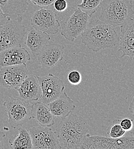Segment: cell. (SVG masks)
I'll use <instances>...</instances> for the list:
<instances>
[{"instance_id":"19","label":"cell","mask_w":134,"mask_h":149,"mask_svg":"<svg viewBox=\"0 0 134 149\" xmlns=\"http://www.w3.org/2000/svg\"><path fill=\"white\" fill-rule=\"evenodd\" d=\"M120 27L119 51L122 52V57L128 56L134 60V35L125 26Z\"/></svg>"},{"instance_id":"9","label":"cell","mask_w":134,"mask_h":149,"mask_svg":"<svg viewBox=\"0 0 134 149\" xmlns=\"http://www.w3.org/2000/svg\"><path fill=\"white\" fill-rule=\"evenodd\" d=\"M33 149H61L56 131H53L50 127L39 126L33 127L29 130Z\"/></svg>"},{"instance_id":"3","label":"cell","mask_w":134,"mask_h":149,"mask_svg":"<svg viewBox=\"0 0 134 149\" xmlns=\"http://www.w3.org/2000/svg\"><path fill=\"white\" fill-rule=\"evenodd\" d=\"M99 19L112 26H121L134 16L133 0H102Z\"/></svg>"},{"instance_id":"23","label":"cell","mask_w":134,"mask_h":149,"mask_svg":"<svg viewBox=\"0 0 134 149\" xmlns=\"http://www.w3.org/2000/svg\"><path fill=\"white\" fill-rule=\"evenodd\" d=\"M67 79L68 81L72 85H78L82 80V76L80 72L76 70H73L69 72Z\"/></svg>"},{"instance_id":"29","label":"cell","mask_w":134,"mask_h":149,"mask_svg":"<svg viewBox=\"0 0 134 149\" xmlns=\"http://www.w3.org/2000/svg\"><path fill=\"white\" fill-rule=\"evenodd\" d=\"M5 133L0 129V149L3 148V138L5 137Z\"/></svg>"},{"instance_id":"6","label":"cell","mask_w":134,"mask_h":149,"mask_svg":"<svg viewBox=\"0 0 134 149\" xmlns=\"http://www.w3.org/2000/svg\"><path fill=\"white\" fill-rule=\"evenodd\" d=\"M80 149H134V136L130 135L112 138L87 134Z\"/></svg>"},{"instance_id":"25","label":"cell","mask_w":134,"mask_h":149,"mask_svg":"<svg viewBox=\"0 0 134 149\" xmlns=\"http://www.w3.org/2000/svg\"><path fill=\"white\" fill-rule=\"evenodd\" d=\"M120 125L126 132H129L133 128V119L129 118H123L120 119Z\"/></svg>"},{"instance_id":"1","label":"cell","mask_w":134,"mask_h":149,"mask_svg":"<svg viewBox=\"0 0 134 149\" xmlns=\"http://www.w3.org/2000/svg\"><path fill=\"white\" fill-rule=\"evenodd\" d=\"M81 42L91 51L112 48L119 43L120 36L114 27L99 19H91L85 31L81 34Z\"/></svg>"},{"instance_id":"17","label":"cell","mask_w":134,"mask_h":149,"mask_svg":"<svg viewBox=\"0 0 134 149\" xmlns=\"http://www.w3.org/2000/svg\"><path fill=\"white\" fill-rule=\"evenodd\" d=\"M28 6V0H0V8L13 20L22 21Z\"/></svg>"},{"instance_id":"30","label":"cell","mask_w":134,"mask_h":149,"mask_svg":"<svg viewBox=\"0 0 134 149\" xmlns=\"http://www.w3.org/2000/svg\"><path fill=\"white\" fill-rule=\"evenodd\" d=\"M129 110L134 117V96L133 97L132 101L129 106Z\"/></svg>"},{"instance_id":"12","label":"cell","mask_w":134,"mask_h":149,"mask_svg":"<svg viewBox=\"0 0 134 149\" xmlns=\"http://www.w3.org/2000/svg\"><path fill=\"white\" fill-rule=\"evenodd\" d=\"M64 47L56 42H49L37 56L40 65L45 68H52L62 60Z\"/></svg>"},{"instance_id":"14","label":"cell","mask_w":134,"mask_h":149,"mask_svg":"<svg viewBox=\"0 0 134 149\" xmlns=\"http://www.w3.org/2000/svg\"><path fill=\"white\" fill-rule=\"evenodd\" d=\"M16 90L20 98L29 103L38 100L41 96L38 76L33 74L28 76Z\"/></svg>"},{"instance_id":"4","label":"cell","mask_w":134,"mask_h":149,"mask_svg":"<svg viewBox=\"0 0 134 149\" xmlns=\"http://www.w3.org/2000/svg\"><path fill=\"white\" fill-rule=\"evenodd\" d=\"M3 106L5 107L8 123L13 129L19 128L32 119V105L21 98L9 96Z\"/></svg>"},{"instance_id":"27","label":"cell","mask_w":134,"mask_h":149,"mask_svg":"<svg viewBox=\"0 0 134 149\" xmlns=\"http://www.w3.org/2000/svg\"><path fill=\"white\" fill-rule=\"evenodd\" d=\"M10 19V18L7 15H6L0 8V27L5 25Z\"/></svg>"},{"instance_id":"21","label":"cell","mask_w":134,"mask_h":149,"mask_svg":"<svg viewBox=\"0 0 134 149\" xmlns=\"http://www.w3.org/2000/svg\"><path fill=\"white\" fill-rule=\"evenodd\" d=\"M101 1L102 0H82L81 3L77 4V8L92 17L100 6Z\"/></svg>"},{"instance_id":"5","label":"cell","mask_w":134,"mask_h":149,"mask_svg":"<svg viewBox=\"0 0 134 149\" xmlns=\"http://www.w3.org/2000/svg\"><path fill=\"white\" fill-rule=\"evenodd\" d=\"M21 22L10 19L0 27V52L11 48L21 47L25 44L28 31Z\"/></svg>"},{"instance_id":"26","label":"cell","mask_w":134,"mask_h":149,"mask_svg":"<svg viewBox=\"0 0 134 149\" xmlns=\"http://www.w3.org/2000/svg\"><path fill=\"white\" fill-rule=\"evenodd\" d=\"M55 0H28L34 5L38 6L45 8L52 5Z\"/></svg>"},{"instance_id":"2","label":"cell","mask_w":134,"mask_h":149,"mask_svg":"<svg viewBox=\"0 0 134 149\" xmlns=\"http://www.w3.org/2000/svg\"><path fill=\"white\" fill-rule=\"evenodd\" d=\"M90 126L83 117L71 113L61 120L56 128L62 148L80 149L84 142Z\"/></svg>"},{"instance_id":"31","label":"cell","mask_w":134,"mask_h":149,"mask_svg":"<svg viewBox=\"0 0 134 149\" xmlns=\"http://www.w3.org/2000/svg\"><path fill=\"white\" fill-rule=\"evenodd\" d=\"M133 128L131 130V131H130V134H131V136H134V118L133 119Z\"/></svg>"},{"instance_id":"11","label":"cell","mask_w":134,"mask_h":149,"mask_svg":"<svg viewBox=\"0 0 134 149\" xmlns=\"http://www.w3.org/2000/svg\"><path fill=\"white\" fill-rule=\"evenodd\" d=\"M28 76L26 64L9 65L0 68V86L6 89L19 88Z\"/></svg>"},{"instance_id":"13","label":"cell","mask_w":134,"mask_h":149,"mask_svg":"<svg viewBox=\"0 0 134 149\" xmlns=\"http://www.w3.org/2000/svg\"><path fill=\"white\" fill-rule=\"evenodd\" d=\"M30 60L29 53L22 47L11 48L0 52V68L26 64Z\"/></svg>"},{"instance_id":"16","label":"cell","mask_w":134,"mask_h":149,"mask_svg":"<svg viewBox=\"0 0 134 149\" xmlns=\"http://www.w3.org/2000/svg\"><path fill=\"white\" fill-rule=\"evenodd\" d=\"M50 111L55 117L62 118L67 116L75 109L74 101L64 91L57 99L48 104Z\"/></svg>"},{"instance_id":"28","label":"cell","mask_w":134,"mask_h":149,"mask_svg":"<svg viewBox=\"0 0 134 149\" xmlns=\"http://www.w3.org/2000/svg\"><path fill=\"white\" fill-rule=\"evenodd\" d=\"M124 25H125L134 35V16L128 22Z\"/></svg>"},{"instance_id":"10","label":"cell","mask_w":134,"mask_h":149,"mask_svg":"<svg viewBox=\"0 0 134 149\" xmlns=\"http://www.w3.org/2000/svg\"><path fill=\"white\" fill-rule=\"evenodd\" d=\"M38 79L41 90V102L45 104L57 99L64 91L63 81L55 74L38 76Z\"/></svg>"},{"instance_id":"15","label":"cell","mask_w":134,"mask_h":149,"mask_svg":"<svg viewBox=\"0 0 134 149\" xmlns=\"http://www.w3.org/2000/svg\"><path fill=\"white\" fill-rule=\"evenodd\" d=\"M49 35L35 29L32 26L28 31L25 44L35 57H37L41 50L49 42Z\"/></svg>"},{"instance_id":"7","label":"cell","mask_w":134,"mask_h":149,"mask_svg":"<svg viewBox=\"0 0 134 149\" xmlns=\"http://www.w3.org/2000/svg\"><path fill=\"white\" fill-rule=\"evenodd\" d=\"M91 19V16L77 8L63 23L61 35L68 41L74 42L87 28Z\"/></svg>"},{"instance_id":"22","label":"cell","mask_w":134,"mask_h":149,"mask_svg":"<svg viewBox=\"0 0 134 149\" xmlns=\"http://www.w3.org/2000/svg\"><path fill=\"white\" fill-rule=\"evenodd\" d=\"M126 132V131L120 125V119H115L107 130V134L109 135V137L112 138L122 137L124 135Z\"/></svg>"},{"instance_id":"18","label":"cell","mask_w":134,"mask_h":149,"mask_svg":"<svg viewBox=\"0 0 134 149\" xmlns=\"http://www.w3.org/2000/svg\"><path fill=\"white\" fill-rule=\"evenodd\" d=\"M47 105L41 102L32 104L31 116L40 126L51 127L55 124V116Z\"/></svg>"},{"instance_id":"24","label":"cell","mask_w":134,"mask_h":149,"mask_svg":"<svg viewBox=\"0 0 134 149\" xmlns=\"http://www.w3.org/2000/svg\"><path fill=\"white\" fill-rule=\"evenodd\" d=\"M53 5L55 9L58 12H63L68 8V3L66 0H55Z\"/></svg>"},{"instance_id":"20","label":"cell","mask_w":134,"mask_h":149,"mask_svg":"<svg viewBox=\"0 0 134 149\" xmlns=\"http://www.w3.org/2000/svg\"><path fill=\"white\" fill-rule=\"evenodd\" d=\"M9 144L12 149H33L32 139L29 130L19 126V134L9 140Z\"/></svg>"},{"instance_id":"8","label":"cell","mask_w":134,"mask_h":149,"mask_svg":"<svg viewBox=\"0 0 134 149\" xmlns=\"http://www.w3.org/2000/svg\"><path fill=\"white\" fill-rule=\"evenodd\" d=\"M31 24L35 29L48 35H56L60 27L55 12L45 8H41L32 15Z\"/></svg>"}]
</instances>
